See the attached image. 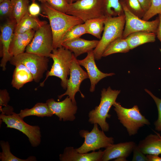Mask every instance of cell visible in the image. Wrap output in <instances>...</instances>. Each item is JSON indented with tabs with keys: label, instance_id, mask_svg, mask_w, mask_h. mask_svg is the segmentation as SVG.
Wrapping results in <instances>:
<instances>
[{
	"label": "cell",
	"instance_id": "cell-9",
	"mask_svg": "<svg viewBox=\"0 0 161 161\" xmlns=\"http://www.w3.org/2000/svg\"><path fill=\"white\" fill-rule=\"evenodd\" d=\"M48 58L24 52L13 56L10 61V64L15 66L21 64L24 65L32 75L34 80L38 83L42 78L44 73L47 70Z\"/></svg>",
	"mask_w": 161,
	"mask_h": 161
},
{
	"label": "cell",
	"instance_id": "cell-41",
	"mask_svg": "<svg viewBox=\"0 0 161 161\" xmlns=\"http://www.w3.org/2000/svg\"><path fill=\"white\" fill-rule=\"evenodd\" d=\"M148 161H161V157L156 154H147Z\"/></svg>",
	"mask_w": 161,
	"mask_h": 161
},
{
	"label": "cell",
	"instance_id": "cell-38",
	"mask_svg": "<svg viewBox=\"0 0 161 161\" xmlns=\"http://www.w3.org/2000/svg\"><path fill=\"white\" fill-rule=\"evenodd\" d=\"M35 0H32V3L29 5L28 8V13L32 16L38 17L40 13L41 8Z\"/></svg>",
	"mask_w": 161,
	"mask_h": 161
},
{
	"label": "cell",
	"instance_id": "cell-26",
	"mask_svg": "<svg viewBox=\"0 0 161 161\" xmlns=\"http://www.w3.org/2000/svg\"><path fill=\"white\" fill-rule=\"evenodd\" d=\"M130 49L126 38H118L112 41L107 47L103 53L102 57H105L117 53H126Z\"/></svg>",
	"mask_w": 161,
	"mask_h": 161
},
{
	"label": "cell",
	"instance_id": "cell-19",
	"mask_svg": "<svg viewBox=\"0 0 161 161\" xmlns=\"http://www.w3.org/2000/svg\"><path fill=\"white\" fill-rule=\"evenodd\" d=\"M99 40H88L78 38L64 42L62 46L74 53L77 58L82 54L93 50L97 46Z\"/></svg>",
	"mask_w": 161,
	"mask_h": 161
},
{
	"label": "cell",
	"instance_id": "cell-42",
	"mask_svg": "<svg viewBox=\"0 0 161 161\" xmlns=\"http://www.w3.org/2000/svg\"><path fill=\"white\" fill-rule=\"evenodd\" d=\"M114 161H127L126 158L124 157H120L115 159V160Z\"/></svg>",
	"mask_w": 161,
	"mask_h": 161
},
{
	"label": "cell",
	"instance_id": "cell-24",
	"mask_svg": "<svg viewBox=\"0 0 161 161\" xmlns=\"http://www.w3.org/2000/svg\"><path fill=\"white\" fill-rule=\"evenodd\" d=\"M18 114L22 119L30 116L43 117H50L53 115L46 103L41 102L37 103L31 108H26L21 110Z\"/></svg>",
	"mask_w": 161,
	"mask_h": 161
},
{
	"label": "cell",
	"instance_id": "cell-39",
	"mask_svg": "<svg viewBox=\"0 0 161 161\" xmlns=\"http://www.w3.org/2000/svg\"><path fill=\"white\" fill-rule=\"evenodd\" d=\"M143 9L146 13L150 8L152 0H138Z\"/></svg>",
	"mask_w": 161,
	"mask_h": 161
},
{
	"label": "cell",
	"instance_id": "cell-34",
	"mask_svg": "<svg viewBox=\"0 0 161 161\" xmlns=\"http://www.w3.org/2000/svg\"><path fill=\"white\" fill-rule=\"evenodd\" d=\"M12 6L11 0H4L0 3V16L1 18H12Z\"/></svg>",
	"mask_w": 161,
	"mask_h": 161
},
{
	"label": "cell",
	"instance_id": "cell-21",
	"mask_svg": "<svg viewBox=\"0 0 161 161\" xmlns=\"http://www.w3.org/2000/svg\"><path fill=\"white\" fill-rule=\"evenodd\" d=\"M15 66L11 84L19 90L25 84L34 80V78L31 72L23 64H18Z\"/></svg>",
	"mask_w": 161,
	"mask_h": 161
},
{
	"label": "cell",
	"instance_id": "cell-20",
	"mask_svg": "<svg viewBox=\"0 0 161 161\" xmlns=\"http://www.w3.org/2000/svg\"><path fill=\"white\" fill-rule=\"evenodd\" d=\"M150 134L144 139L140 141L137 145L145 154H161V137L160 134Z\"/></svg>",
	"mask_w": 161,
	"mask_h": 161
},
{
	"label": "cell",
	"instance_id": "cell-33",
	"mask_svg": "<svg viewBox=\"0 0 161 161\" xmlns=\"http://www.w3.org/2000/svg\"><path fill=\"white\" fill-rule=\"evenodd\" d=\"M47 3L55 10L66 13L69 4L66 0H47Z\"/></svg>",
	"mask_w": 161,
	"mask_h": 161
},
{
	"label": "cell",
	"instance_id": "cell-8",
	"mask_svg": "<svg viewBox=\"0 0 161 161\" xmlns=\"http://www.w3.org/2000/svg\"><path fill=\"white\" fill-rule=\"evenodd\" d=\"M53 49L52 34L49 24L47 23L35 31L25 52L48 58Z\"/></svg>",
	"mask_w": 161,
	"mask_h": 161
},
{
	"label": "cell",
	"instance_id": "cell-28",
	"mask_svg": "<svg viewBox=\"0 0 161 161\" xmlns=\"http://www.w3.org/2000/svg\"><path fill=\"white\" fill-rule=\"evenodd\" d=\"M0 146L2 151L0 152L1 161H35L37 160L34 156H31L25 159L19 158L13 154L11 152L10 146L8 141L1 140Z\"/></svg>",
	"mask_w": 161,
	"mask_h": 161
},
{
	"label": "cell",
	"instance_id": "cell-1",
	"mask_svg": "<svg viewBox=\"0 0 161 161\" xmlns=\"http://www.w3.org/2000/svg\"><path fill=\"white\" fill-rule=\"evenodd\" d=\"M41 7L49 21L53 35L54 49L62 46L63 38L70 29L84 23L78 18L55 10L47 2L42 3Z\"/></svg>",
	"mask_w": 161,
	"mask_h": 161
},
{
	"label": "cell",
	"instance_id": "cell-7",
	"mask_svg": "<svg viewBox=\"0 0 161 161\" xmlns=\"http://www.w3.org/2000/svg\"><path fill=\"white\" fill-rule=\"evenodd\" d=\"M98 124L95 123L90 131L81 130L79 134L80 137L84 139L82 145L76 148L77 151L81 153H86L92 151L99 150L101 148H106L114 143V139L108 137L103 130H100Z\"/></svg>",
	"mask_w": 161,
	"mask_h": 161
},
{
	"label": "cell",
	"instance_id": "cell-31",
	"mask_svg": "<svg viewBox=\"0 0 161 161\" xmlns=\"http://www.w3.org/2000/svg\"><path fill=\"white\" fill-rule=\"evenodd\" d=\"M127 8L133 14L142 18L145 12L143 9L138 0H123Z\"/></svg>",
	"mask_w": 161,
	"mask_h": 161
},
{
	"label": "cell",
	"instance_id": "cell-15",
	"mask_svg": "<svg viewBox=\"0 0 161 161\" xmlns=\"http://www.w3.org/2000/svg\"><path fill=\"white\" fill-rule=\"evenodd\" d=\"M95 58L93 50L87 53L86 57L82 60H77L80 66H83L86 69L91 82L90 91L94 92L95 85L101 79L108 76L115 75L114 73H104L97 68L95 62Z\"/></svg>",
	"mask_w": 161,
	"mask_h": 161
},
{
	"label": "cell",
	"instance_id": "cell-3",
	"mask_svg": "<svg viewBox=\"0 0 161 161\" xmlns=\"http://www.w3.org/2000/svg\"><path fill=\"white\" fill-rule=\"evenodd\" d=\"M119 90H113L110 87L101 91L100 101L98 106L90 111L88 114L89 122L92 124L97 123L104 132L109 131V126L106 122L107 118L111 115L109 114V110L116 102V99L120 93Z\"/></svg>",
	"mask_w": 161,
	"mask_h": 161
},
{
	"label": "cell",
	"instance_id": "cell-43",
	"mask_svg": "<svg viewBox=\"0 0 161 161\" xmlns=\"http://www.w3.org/2000/svg\"><path fill=\"white\" fill-rule=\"evenodd\" d=\"M69 4H71L79 0H66Z\"/></svg>",
	"mask_w": 161,
	"mask_h": 161
},
{
	"label": "cell",
	"instance_id": "cell-27",
	"mask_svg": "<svg viewBox=\"0 0 161 161\" xmlns=\"http://www.w3.org/2000/svg\"><path fill=\"white\" fill-rule=\"evenodd\" d=\"M12 6V18L17 23L28 12L30 0H11Z\"/></svg>",
	"mask_w": 161,
	"mask_h": 161
},
{
	"label": "cell",
	"instance_id": "cell-35",
	"mask_svg": "<svg viewBox=\"0 0 161 161\" xmlns=\"http://www.w3.org/2000/svg\"><path fill=\"white\" fill-rule=\"evenodd\" d=\"M145 91L153 99L155 103L158 111V118L154 123L155 129L161 133V99L155 96L150 91L147 89Z\"/></svg>",
	"mask_w": 161,
	"mask_h": 161
},
{
	"label": "cell",
	"instance_id": "cell-11",
	"mask_svg": "<svg viewBox=\"0 0 161 161\" xmlns=\"http://www.w3.org/2000/svg\"><path fill=\"white\" fill-rule=\"evenodd\" d=\"M120 2L125 17L123 38H126L132 33L140 31H148L156 34L159 23L158 17L152 21L144 20L131 12L127 7L123 0H120Z\"/></svg>",
	"mask_w": 161,
	"mask_h": 161
},
{
	"label": "cell",
	"instance_id": "cell-44",
	"mask_svg": "<svg viewBox=\"0 0 161 161\" xmlns=\"http://www.w3.org/2000/svg\"><path fill=\"white\" fill-rule=\"evenodd\" d=\"M39 1L41 2V3H43L47 2V0H38Z\"/></svg>",
	"mask_w": 161,
	"mask_h": 161
},
{
	"label": "cell",
	"instance_id": "cell-2",
	"mask_svg": "<svg viewBox=\"0 0 161 161\" xmlns=\"http://www.w3.org/2000/svg\"><path fill=\"white\" fill-rule=\"evenodd\" d=\"M73 54L69 49L63 46L54 49L49 57L53 60V64L50 70L48 71L44 80L40 84L43 87L48 78L55 76L61 80V85L65 89H66L68 76L70 75V66Z\"/></svg>",
	"mask_w": 161,
	"mask_h": 161
},
{
	"label": "cell",
	"instance_id": "cell-22",
	"mask_svg": "<svg viewBox=\"0 0 161 161\" xmlns=\"http://www.w3.org/2000/svg\"><path fill=\"white\" fill-rule=\"evenodd\" d=\"M47 23L46 21L41 20L38 17L32 16L28 12L16 24L14 33H23L31 30L35 31Z\"/></svg>",
	"mask_w": 161,
	"mask_h": 161
},
{
	"label": "cell",
	"instance_id": "cell-40",
	"mask_svg": "<svg viewBox=\"0 0 161 161\" xmlns=\"http://www.w3.org/2000/svg\"><path fill=\"white\" fill-rule=\"evenodd\" d=\"M159 23L157 27L156 34L157 38L161 42V14H158Z\"/></svg>",
	"mask_w": 161,
	"mask_h": 161
},
{
	"label": "cell",
	"instance_id": "cell-12",
	"mask_svg": "<svg viewBox=\"0 0 161 161\" xmlns=\"http://www.w3.org/2000/svg\"><path fill=\"white\" fill-rule=\"evenodd\" d=\"M88 78L89 76L87 73L82 68L76 58L73 54L70 66V78L68 80L66 90L64 93L58 96V99L60 100L64 96L67 95L73 103H76L75 96L77 92H80L82 98L85 97L80 90V87L81 82Z\"/></svg>",
	"mask_w": 161,
	"mask_h": 161
},
{
	"label": "cell",
	"instance_id": "cell-18",
	"mask_svg": "<svg viewBox=\"0 0 161 161\" xmlns=\"http://www.w3.org/2000/svg\"><path fill=\"white\" fill-rule=\"evenodd\" d=\"M35 31L31 30L23 33H14L9 52L12 57L24 53L32 41Z\"/></svg>",
	"mask_w": 161,
	"mask_h": 161
},
{
	"label": "cell",
	"instance_id": "cell-32",
	"mask_svg": "<svg viewBox=\"0 0 161 161\" xmlns=\"http://www.w3.org/2000/svg\"><path fill=\"white\" fill-rule=\"evenodd\" d=\"M161 14V0H152L151 6L142 18L148 21L157 14Z\"/></svg>",
	"mask_w": 161,
	"mask_h": 161
},
{
	"label": "cell",
	"instance_id": "cell-29",
	"mask_svg": "<svg viewBox=\"0 0 161 161\" xmlns=\"http://www.w3.org/2000/svg\"><path fill=\"white\" fill-rule=\"evenodd\" d=\"M104 15L107 17L117 16L124 14L119 0H102Z\"/></svg>",
	"mask_w": 161,
	"mask_h": 161
},
{
	"label": "cell",
	"instance_id": "cell-46",
	"mask_svg": "<svg viewBox=\"0 0 161 161\" xmlns=\"http://www.w3.org/2000/svg\"></svg>",
	"mask_w": 161,
	"mask_h": 161
},
{
	"label": "cell",
	"instance_id": "cell-17",
	"mask_svg": "<svg viewBox=\"0 0 161 161\" xmlns=\"http://www.w3.org/2000/svg\"><path fill=\"white\" fill-rule=\"evenodd\" d=\"M136 144L133 141L113 144L104 151L102 161H108L120 157L126 158L133 151Z\"/></svg>",
	"mask_w": 161,
	"mask_h": 161
},
{
	"label": "cell",
	"instance_id": "cell-4",
	"mask_svg": "<svg viewBox=\"0 0 161 161\" xmlns=\"http://www.w3.org/2000/svg\"><path fill=\"white\" fill-rule=\"evenodd\" d=\"M125 23L124 14L117 16L107 17L104 23V29L101 38L93 50L95 59H100L108 45L117 38L123 37Z\"/></svg>",
	"mask_w": 161,
	"mask_h": 161
},
{
	"label": "cell",
	"instance_id": "cell-6",
	"mask_svg": "<svg viewBox=\"0 0 161 161\" xmlns=\"http://www.w3.org/2000/svg\"><path fill=\"white\" fill-rule=\"evenodd\" d=\"M0 120L5 123L7 128L17 129L24 134L28 137L32 147H37L40 144L41 135L39 126H32L27 124L18 114L14 112L9 115L1 113Z\"/></svg>",
	"mask_w": 161,
	"mask_h": 161
},
{
	"label": "cell",
	"instance_id": "cell-10",
	"mask_svg": "<svg viewBox=\"0 0 161 161\" xmlns=\"http://www.w3.org/2000/svg\"><path fill=\"white\" fill-rule=\"evenodd\" d=\"M66 14L87 20L105 16L102 0H79L69 4Z\"/></svg>",
	"mask_w": 161,
	"mask_h": 161
},
{
	"label": "cell",
	"instance_id": "cell-37",
	"mask_svg": "<svg viewBox=\"0 0 161 161\" xmlns=\"http://www.w3.org/2000/svg\"><path fill=\"white\" fill-rule=\"evenodd\" d=\"M133 155L132 161H148L145 154H144L138 148L136 144L133 150Z\"/></svg>",
	"mask_w": 161,
	"mask_h": 161
},
{
	"label": "cell",
	"instance_id": "cell-25",
	"mask_svg": "<svg viewBox=\"0 0 161 161\" xmlns=\"http://www.w3.org/2000/svg\"><path fill=\"white\" fill-rule=\"evenodd\" d=\"M107 16L101 17L88 20L85 24L86 33L100 39L101 34L104 29V23Z\"/></svg>",
	"mask_w": 161,
	"mask_h": 161
},
{
	"label": "cell",
	"instance_id": "cell-30",
	"mask_svg": "<svg viewBox=\"0 0 161 161\" xmlns=\"http://www.w3.org/2000/svg\"><path fill=\"white\" fill-rule=\"evenodd\" d=\"M87 33L84 23L75 25L70 29L65 34L62 40V43L75 38Z\"/></svg>",
	"mask_w": 161,
	"mask_h": 161
},
{
	"label": "cell",
	"instance_id": "cell-45",
	"mask_svg": "<svg viewBox=\"0 0 161 161\" xmlns=\"http://www.w3.org/2000/svg\"><path fill=\"white\" fill-rule=\"evenodd\" d=\"M4 0H0V3L2 2Z\"/></svg>",
	"mask_w": 161,
	"mask_h": 161
},
{
	"label": "cell",
	"instance_id": "cell-16",
	"mask_svg": "<svg viewBox=\"0 0 161 161\" xmlns=\"http://www.w3.org/2000/svg\"><path fill=\"white\" fill-rule=\"evenodd\" d=\"M104 151L100 150L90 153H81L72 147H66L59 155L61 161H102Z\"/></svg>",
	"mask_w": 161,
	"mask_h": 161
},
{
	"label": "cell",
	"instance_id": "cell-5",
	"mask_svg": "<svg viewBox=\"0 0 161 161\" xmlns=\"http://www.w3.org/2000/svg\"><path fill=\"white\" fill-rule=\"evenodd\" d=\"M113 106L118 119L126 128L129 136L137 134L140 128L150 124L149 121L141 113L137 106L126 108L116 102Z\"/></svg>",
	"mask_w": 161,
	"mask_h": 161
},
{
	"label": "cell",
	"instance_id": "cell-13",
	"mask_svg": "<svg viewBox=\"0 0 161 161\" xmlns=\"http://www.w3.org/2000/svg\"><path fill=\"white\" fill-rule=\"evenodd\" d=\"M46 103L52 114L57 116L60 121H72L75 119L78 107L68 96L61 101L57 102L51 98Z\"/></svg>",
	"mask_w": 161,
	"mask_h": 161
},
{
	"label": "cell",
	"instance_id": "cell-23",
	"mask_svg": "<svg viewBox=\"0 0 161 161\" xmlns=\"http://www.w3.org/2000/svg\"><path fill=\"white\" fill-rule=\"evenodd\" d=\"M156 34L147 31H140L132 33L126 38L131 49L145 43L155 41Z\"/></svg>",
	"mask_w": 161,
	"mask_h": 161
},
{
	"label": "cell",
	"instance_id": "cell-14",
	"mask_svg": "<svg viewBox=\"0 0 161 161\" xmlns=\"http://www.w3.org/2000/svg\"><path fill=\"white\" fill-rule=\"evenodd\" d=\"M7 19L0 27V57H2V59L0 66L3 71L6 70L7 62L10 61L13 57L9 53V49L17 24L13 18Z\"/></svg>",
	"mask_w": 161,
	"mask_h": 161
},
{
	"label": "cell",
	"instance_id": "cell-36",
	"mask_svg": "<svg viewBox=\"0 0 161 161\" xmlns=\"http://www.w3.org/2000/svg\"><path fill=\"white\" fill-rule=\"evenodd\" d=\"M10 100L9 93L6 89L0 90V109L9 106L8 103Z\"/></svg>",
	"mask_w": 161,
	"mask_h": 161
}]
</instances>
